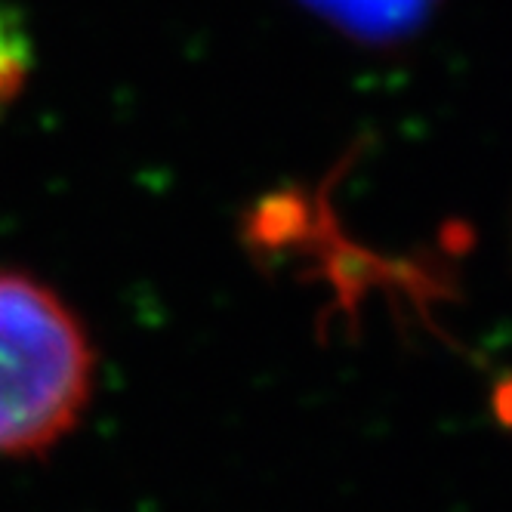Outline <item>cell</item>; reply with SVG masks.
I'll return each instance as SVG.
<instances>
[{
  "label": "cell",
  "mask_w": 512,
  "mask_h": 512,
  "mask_svg": "<svg viewBox=\"0 0 512 512\" xmlns=\"http://www.w3.org/2000/svg\"><path fill=\"white\" fill-rule=\"evenodd\" d=\"M96 386V352L50 284L0 269V457L44 454L78 426Z\"/></svg>",
  "instance_id": "6da1fadb"
},
{
  "label": "cell",
  "mask_w": 512,
  "mask_h": 512,
  "mask_svg": "<svg viewBox=\"0 0 512 512\" xmlns=\"http://www.w3.org/2000/svg\"><path fill=\"white\" fill-rule=\"evenodd\" d=\"M303 4L355 41L392 44L417 31L438 0H303Z\"/></svg>",
  "instance_id": "7a4b0ae2"
}]
</instances>
